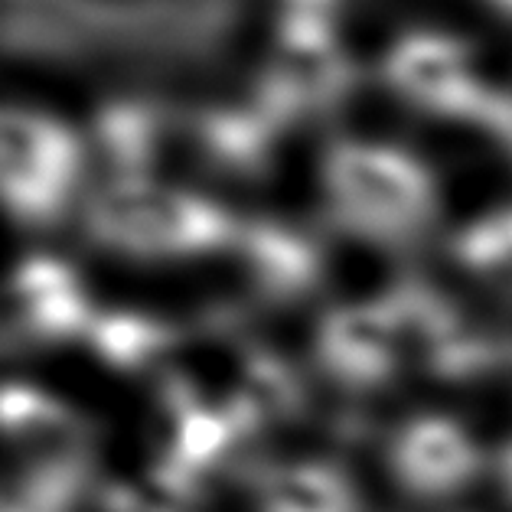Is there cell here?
Returning a JSON list of instances; mask_svg holds the SVG:
<instances>
[{
	"label": "cell",
	"mask_w": 512,
	"mask_h": 512,
	"mask_svg": "<svg viewBox=\"0 0 512 512\" xmlns=\"http://www.w3.org/2000/svg\"><path fill=\"white\" fill-rule=\"evenodd\" d=\"M418 137L398 128L320 137L310 164V216L333 242L398 258L451 232V186Z\"/></svg>",
	"instance_id": "cell-1"
},
{
	"label": "cell",
	"mask_w": 512,
	"mask_h": 512,
	"mask_svg": "<svg viewBox=\"0 0 512 512\" xmlns=\"http://www.w3.org/2000/svg\"><path fill=\"white\" fill-rule=\"evenodd\" d=\"M369 89L421 137L424 131H483L503 82L493 40L460 14L395 27L366 59Z\"/></svg>",
	"instance_id": "cell-2"
},
{
	"label": "cell",
	"mask_w": 512,
	"mask_h": 512,
	"mask_svg": "<svg viewBox=\"0 0 512 512\" xmlns=\"http://www.w3.org/2000/svg\"><path fill=\"white\" fill-rule=\"evenodd\" d=\"M379 480L408 506L447 509L490 490L493 434L444 402L402 408L376 444Z\"/></svg>",
	"instance_id": "cell-3"
},
{
	"label": "cell",
	"mask_w": 512,
	"mask_h": 512,
	"mask_svg": "<svg viewBox=\"0 0 512 512\" xmlns=\"http://www.w3.org/2000/svg\"><path fill=\"white\" fill-rule=\"evenodd\" d=\"M314 346L320 376L353 395L392 385L415 356L405 310L389 297L333 304L317 323Z\"/></svg>",
	"instance_id": "cell-4"
},
{
	"label": "cell",
	"mask_w": 512,
	"mask_h": 512,
	"mask_svg": "<svg viewBox=\"0 0 512 512\" xmlns=\"http://www.w3.org/2000/svg\"><path fill=\"white\" fill-rule=\"evenodd\" d=\"M95 229L108 245L134 255L232 252L242 222L190 196H115L95 212Z\"/></svg>",
	"instance_id": "cell-5"
},
{
	"label": "cell",
	"mask_w": 512,
	"mask_h": 512,
	"mask_svg": "<svg viewBox=\"0 0 512 512\" xmlns=\"http://www.w3.org/2000/svg\"><path fill=\"white\" fill-rule=\"evenodd\" d=\"M248 512H372V493L343 457L320 447H294L255 467Z\"/></svg>",
	"instance_id": "cell-6"
},
{
	"label": "cell",
	"mask_w": 512,
	"mask_h": 512,
	"mask_svg": "<svg viewBox=\"0 0 512 512\" xmlns=\"http://www.w3.org/2000/svg\"><path fill=\"white\" fill-rule=\"evenodd\" d=\"M330 235L317 219H268L239 229L232 252L242 258L255 294L271 304H294L317 294L330 268Z\"/></svg>",
	"instance_id": "cell-7"
},
{
	"label": "cell",
	"mask_w": 512,
	"mask_h": 512,
	"mask_svg": "<svg viewBox=\"0 0 512 512\" xmlns=\"http://www.w3.org/2000/svg\"><path fill=\"white\" fill-rule=\"evenodd\" d=\"M0 437L27 451L30 460L89 454L85 424L76 411L23 382L0 385Z\"/></svg>",
	"instance_id": "cell-8"
},
{
	"label": "cell",
	"mask_w": 512,
	"mask_h": 512,
	"mask_svg": "<svg viewBox=\"0 0 512 512\" xmlns=\"http://www.w3.org/2000/svg\"><path fill=\"white\" fill-rule=\"evenodd\" d=\"M457 271L483 284L512 287V199H496L444 235Z\"/></svg>",
	"instance_id": "cell-9"
},
{
	"label": "cell",
	"mask_w": 512,
	"mask_h": 512,
	"mask_svg": "<svg viewBox=\"0 0 512 512\" xmlns=\"http://www.w3.org/2000/svg\"><path fill=\"white\" fill-rule=\"evenodd\" d=\"M85 336L95 353L121 372L151 369L177 346V330L144 314H98Z\"/></svg>",
	"instance_id": "cell-10"
},
{
	"label": "cell",
	"mask_w": 512,
	"mask_h": 512,
	"mask_svg": "<svg viewBox=\"0 0 512 512\" xmlns=\"http://www.w3.org/2000/svg\"><path fill=\"white\" fill-rule=\"evenodd\" d=\"M359 0H271L274 30L307 36H349Z\"/></svg>",
	"instance_id": "cell-11"
},
{
	"label": "cell",
	"mask_w": 512,
	"mask_h": 512,
	"mask_svg": "<svg viewBox=\"0 0 512 512\" xmlns=\"http://www.w3.org/2000/svg\"><path fill=\"white\" fill-rule=\"evenodd\" d=\"M480 137L499 154L503 164L512 167V72H503V82H499V92L493 98V108L486 115Z\"/></svg>",
	"instance_id": "cell-12"
},
{
	"label": "cell",
	"mask_w": 512,
	"mask_h": 512,
	"mask_svg": "<svg viewBox=\"0 0 512 512\" xmlns=\"http://www.w3.org/2000/svg\"><path fill=\"white\" fill-rule=\"evenodd\" d=\"M460 14L490 40L512 43V0H457Z\"/></svg>",
	"instance_id": "cell-13"
},
{
	"label": "cell",
	"mask_w": 512,
	"mask_h": 512,
	"mask_svg": "<svg viewBox=\"0 0 512 512\" xmlns=\"http://www.w3.org/2000/svg\"><path fill=\"white\" fill-rule=\"evenodd\" d=\"M490 490L503 503L506 512H512V418L506 428L493 434V473H490Z\"/></svg>",
	"instance_id": "cell-14"
}]
</instances>
